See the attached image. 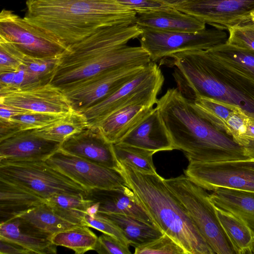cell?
I'll use <instances>...</instances> for the list:
<instances>
[{
  "mask_svg": "<svg viewBox=\"0 0 254 254\" xmlns=\"http://www.w3.org/2000/svg\"><path fill=\"white\" fill-rule=\"evenodd\" d=\"M192 101L207 121L217 129L226 134V120L238 106L206 97H197Z\"/></svg>",
  "mask_w": 254,
  "mask_h": 254,
  "instance_id": "cell-32",
  "label": "cell"
},
{
  "mask_svg": "<svg viewBox=\"0 0 254 254\" xmlns=\"http://www.w3.org/2000/svg\"><path fill=\"white\" fill-rule=\"evenodd\" d=\"M118 1L136 14L171 11L175 9L158 0H118Z\"/></svg>",
  "mask_w": 254,
  "mask_h": 254,
  "instance_id": "cell-38",
  "label": "cell"
},
{
  "mask_svg": "<svg viewBox=\"0 0 254 254\" xmlns=\"http://www.w3.org/2000/svg\"><path fill=\"white\" fill-rule=\"evenodd\" d=\"M245 155L249 158H254V119L250 117L247 130L241 144Z\"/></svg>",
  "mask_w": 254,
  "mask_h": 254,
  "instance_id": "cell-40",
  "label": "cell"
},
{
  "mask_svg": "<svg viewBox=\"0 0 254 254\" xmlns=\"http://www.w3.org/2000/svg\"><path fill=\"white\" fill-rule=\"evenodd\" d=\"M146 65H128L107 70L73 84L63 90L73 109L83 112L136 76Z\"/></svg>",
  "mask_w": 254,
  "mask_h": 254,
  "instance_id": "cell-12",
  "label": "cell"
},
{
  "mask_svg": "<svg viewBox=\"0 0 254 254\" xmlns=\"http://www.w3.org/2000/svg\"><path fill=\"white\" fill-rule=\"evenodd\" d=\"M227 43L254 51V22L253 21L228 29Z\"/></svg>",
  "mask_w": 254,
  "mask_h": 254,
  "instance_id": "cell-37",
  "label": "cell"
},
{
  "mask_svg": "<svg viewBox=\"0 0 254 254\" xmlns=\"http://www.w3.org/2000/svg\"><path fill=\"white\" fill-rule=\"evenodd\" d=\"M141 33V29L135 24L98 29L67 46L56 65L50 83L63 90L107 70L148 64L151 62L149 55L142 47L127 45Z\"/></svg>",
  "mask_w": 254,
  "mask_h": 254,
  "instance_id": "cell-1",
  "label": "cell"
},
{
  "mask_svg": "<svg viewBox=\"0 0 254 254\" xmlns=\"http://www.w3.org/2000/svg\"><path fill=\"white\" fill-rule=\"evenodd\" d=\"M46 203L58 216L77 225L85 226L88 208L94 202L86 197L68 194H54L46 199Z\"/></svg>",
  "mask_w": 254,
  "mask_h": 254,
  "instance_id": "cell-27",
  "label": "cell"
},
{
  "mask_svg": "<svg viewBox=\"0 0 254 254\" xmlns=\"http://www.w3.org/2000/svg\"><path fill=\"white\" fill-rule=\"evenodd\" d=\"M186 209L204 240L217 254H234L232 245L217 217L214 205L205 189L185 175L164 179Z\"/></svg>",
  "mask_w": 254,
  "mask_h": 254,
  "instance_id": "cell-6",
  "label": "cell"
},
{
  "mask_svg": "<svg viewBox=\"0 0 254 254\" xmlns=\"http://www.w3.org/2000/svg\"><path fill=\"white\" fill-rule=\"evenodd\" d=\"M164 81L159 66L151 62L136 76L82 112L90 126H96L111 113L128 105L141 103L154 106Z\"/></svg>",
  "mask_w": 254,
  "mask_h": 254,
  "instance_id": "cell-8",
  "label": "cell"
},
{
  "mask_svg": "<svg viewBox=\"0 0 254 254\" xmlns=\"http://www.w3.org/2000/svg\"><path fill=\"white\" fill-rule=\"evenodd\" d=\"M65 115L32 112L15 116L8 120L18 131L42 128L59 120Z\"/></svg>",
  "mask_w": 254,
  "mask_h": 254,
  "instance_id": "cell-33",
  "label": "cell"
},
{
  "mask_svg": "<svg viewBox=\"0 0 254 254\" xmlns=\"http://www.w3.org/2000/svg\"><path fill=\"white\" fill-rule=\"evenodd\" d=\"M209 198L214 205L238 216L254 231V193L220 188Z\"/></svg>",
  "mask_w": 254,
  "mask_h": 254,
  "instance_id": "cell-23",
  "label": "cell"
},
{
  "mask_svg": "<svg viewBox=\"0 0 254 254\" xmlns=\"http://www.w3.org/2000/svg\"><path fill=\"white\" fill-rule=\"evenodd\" d=\"M98 213L116 223L122 231L129 246L134 248L157 239L164 234L157 225L150 224L132 216Z\"/></svg>",
  "mask_w": 254,
  "mask_h": 254,
  "instance_id": "cell-26",
  "label": "cell"
},
{
  "mask_svg": "<svg viewBox=\"0 0 254 254\" xmlns=\"http://www.w3.org/2000/svg\"><path fill=\"white\" fill-rule=\"evenodd\" d=\"M253 254H254V250H253Z\"/></svg>",
  "mask_w": 254,
  "mask_h": 254,
  "instance_id": "cell-47",
  "label": "cell"
},
{
  "mask_svg": "<svg viewBox=\"0 0 254 254\" xmlns=\"http://www.w3.org/2000/svg\"><path fill=\"white\" fill-rule=\"evenodd\" d=\"M0 180L29 190L45 199L57 193L87 197L88 190L44 160H0Z\"/></svg>",
  "mask_w": 254,
  "mask_h": 254,
  "instance_id": "cell-7",
  "label": "cell"
},
{
  "mask_svg": "<svg viewBox=\"0 0 254 254\" xmlns=\"http://www.w3.org/2000/svg\"><path fill=\"white\" fill-rule=\"evenodd\" d=\"M217 217L229 239L235 254H252L254 231L232 213L214 205Z\"/></svg>",
  "mask_w": 254,
  "mask_h": 254,
  "instance_id": "cell-25",
  "label": "cell"
},
{
  "mask_svg": "<svg viewBox=\"0 0 254 254\" xmlns=\"http://www.w3.org/2000/svg\"><path fill=\"white\" fill-rule=\"evenodd\" d=\"M0 254H31L30 251L13 242L0 239Z\"/></svg>",
  "mask_w": 254,
  "mask_h": 254,
  "instance_id": "cell-41",
  "label": "cell"
},
{
  "mask_svg": "<svg viewBox=\"0 0 254 254\" xmlns=\"http://www.w3.org/2000/svg\"><path fill=\"white\" fill-rule=\"evenodd\" d=\"M184 173L205 190L223 188L254 193V158L216 162L190 161Z\"/></svg>",
  "mask_w": 254,
  "mask_h": 254,
  "instance_id": "cell-10",
  "label": "cell"
},
{
  "mask_svg": "<svg viewBox=\"0 0 254 254\" xmlns=\"http://www.w3.org/2000/svg\"><path fill=\"white\" fill-rule=\"evenodd\" d=\"M120 163L127 185L154 223L175 241L185 254H214L186 209L157 174Z\"/></svg>",
  "mask_w": 254,
  "mask_h": 254,
  "instance_id": "cell-5",
  "label": "cell"
},
{
  "mask_svg": "<svg viewBox=\"0 0 254 254\" xmlns=\"http://www.w3.org/2000/svg\"><path fill=\"white\" fill-rule=\"evenodd\" d=\"M25 56L11 42L0 36V73L18 70Z\"/></svg>",
  "mask_w": 254,
  "mask_h": 254,
  "instance_id": "cell-34",
  "label": "cell"
},
{
  "mask_svg": "<svg viewBox=\"0 0 254 254\" xmlns=\"http://www.w3.org/2000/svg\"><path fill=\"white\" fill-rule=\"evenodd\" d=\"M119 142L146 149L155 153L175 149L156 107Z\"/></svg>",
  "mask_w": 254,
  "mask_h": 254,
  "instance_id": "cell-19",
  "label": "cell"
},
{
  "mask_svg": "<svg viewBox=\"0 0 254 254\" xmlns=\"http://www.w3.org/2000/svg\"><path fill=\"white\" fill-rule=\"evenodd\" d=\"M16 216L24 219L51 235L77 225L58 216L46 202L31 208Z\"/></svg>",
  "mask_w": 254,
  "mask_h": 254,
  "instance_id": "cell-30",
  "label": "cell"
},
{
  "mask_svg": "<svg viewBox=\"0 0 254 254\" xmlns=\"http://www.w3.org/2000/svg\"><path fill=\"white\" fill-rule=\"evenodd\" d=\"M32 112H34L0 103V119L8 120L15 116Z\"/></svg>",
  "mask_w": 254,
  "mask_h": 254,
  "instance_id": "cell-42",
  "label": "cell"
},
{
  "mask_svg": "<svg viewBox=\"0 0 254 254\" xmlns=\"http://www.w3.org/2000/svg\"><path fill=\"white\" fill-rule=\"evenodd\" d=\"M134 24L138 27L169 32H197L206 28L203 21L175 8L137 14Z\"/></svg>",
  "mask_w": 254,
  "mask_h": 254,
  "instance_id": "cell-22",
  "label": "cell"
},
{
  "mask_svg": "<svg viewBox=\"0 0 254 254\" xmlns=\"http://www.w3.org/2000/svg\"><path fill=\"white\" fill-rule=\"evenodd\" d=\"M156 105L175 149L181 150L189 162L249 158L242 146L215 127L177 88L168 89Z\"/></svg>",
  "mask_w": 254,
  "mask_h": 254,
  "instance_id": "cell-2",
  "label": "cell"
},
{
  "mask_svg": "<svg viewBox=\"0 0 254 254\" xmlns=\"http://www.w3.org/2000/svg\"><path fill=\"white\" fill-rule=\"evenodd\" d=\"M87 198L99 204L98 212L126 215L156 225L127 185L115 189H91Z\"/></svg>",
  "mask_w": 254,
  "mask_h": 254,
  "instance_id": "cell-18",
  "label": "cell"
},
{
  "mask_svg": "<svg viewBox=\"0 0 254 254\" xmlns=\"http://www.w3.org/2000/svg\"><path fill=\"white\" fill-rule=\"evenodd\" d=\"M100 254H130L129 246L123 244L117 238L104 234L98 237L95 248Z\"/></svg>",
  "mask_w": 254,
  "mask_h": 254,
  "instance_id": "cell-39",
  "label": "cell"
},
{
  "mask_svg": "<svg viewBox=\"0 0 254 254\" xmlns=\"http://www.w3.org/2000/svg\"><path fill=\"white\" fill-rule=\"evenodd\" d=\"M24 17L67 46L98 29L134 24L136 13L118 0H27Z\"/></svg>",
  "mask_w": 254,
  "mask_h": 254,
  "instance_id": "cell-4",
  "label": "cell"
},
{
  "mask_svg": "<svg viewBox=\"0 0 254 254\" xmlns=\"http://www.w3.org/2000/svg\"><path fill=\"white\" fill-rule=\"evenodd\" d=\"M163 3L174 8L187 0H158Z\"/></svg>",
  "mask_w": 254,
  "mask_h": 254,
  "instance_id": "cell-44",
  "label": "cell"
},
{
  "mask_svg": "<svg viewBox=\"0 0 254 254\" xmlns=\"http://www.w3.org/2000/svg\"><path fill=\"white\" fill-rule=\"evenodd\" d=\"M89 126L84 114L73 109L55 122L34 131L43 138L62 143Z\"/></svg>",
  "mask_w": 254,
  "mask_h": 254,
  "instance_id": "cell-28",
  "label": "cell"
},
{
  "mask_svg": "<svg viewBox=\"0 0 254 254\" xmlns=\"http://www.w3.org/2000/svg\"><path fill=\"white\" fill-rule=\"evenodd\" d=\"M135 254H185L184 249L164 233L160 237L135 248Z\"/></svg>",
  "mask_w": 254,
  "mask_h": 254,
  "instance_id": "cell-35",
  "label": "cell"
},
{
  "mask_svg": "<svg viewBox=\"0 0 254 254\" xmlns=\"http://www.w3.org/2000/svg\"><path fill=\"white\" fill-rule=\"evenodd\" d=\"M177 85L187 98H215L240 107L254 119V73L213 49L195 50L181 63Z\"/></svg>",
  "mask_w": 254,
  "mask_h": 254,
  "instance_id": "cell-3",
  "label": "cell"
},
{
  "mask_svg": "<svg viewBox=\"0 0 254 254\" xmlns=\"http://www.w3.org/2000/svg\"><path fill=\"white\" fill-rule=\"evenodd\" d=\"M252 19H254V12L252 14Z\"/></svg>",
  "mask_w": 254,
  "mask_h": 254,
  "instance_id": "cell-45",
  "label": "cell"
},
{
  "mask_svg": "<svg viewBox=\"0 0 254 254\" xmlns=\"http://www.w3.org/2000/svg\"><path fill=\"white\" fill-rule=\"evenodd\" d=\"M0 103L42 113L65 115L73 110L64 92L50 82L0 88Z\"/></svg>",
  "mask_w": 254,
  "mask_h": 254,
  "instance_id": "cell-14",
  "label": "cell"
},
{
  "mask_svg": "<svg viewBox=\"0 0 254 254\" xmlns=\"http://www.w3.org/2000/svg\"><path fill=\"white\" fill-rule=\"evenodd\" d=\"M84 220L85 226L113 236L125 245L129 246L128 242L121 229L108 218L97 213L94 216H90L86 214Z\"/></svg>",
  "mask_w": 254,
  "mask_h": 254,
  "instance_id": "cell-36",
  "label": "cell"
},
{
  "mask_svg": "<svg viewBox=\"0 0 254 254\" xmlns=\"http://www.w3.org/2000/svg\"><path fill=\"white\" fill-rule=\"evenodd\" d=\"M60 149L94 164L120 170L113 144L106 139L98 127L89 125L70 136L61 143Z\"/></svg>",
  "mask_w": 254,
  "mask_h": 254,
  "instance_id": "cell-16",
  "label": "cell"
},
{
  "mask_svg": "<svg viewBox=\"0 0 254 254\" xmlns=\"http://www.w3.org/2000/svg\"><path fill=\"white\" fill-rule=\"evenodd\" d=\"M252 21L254 22V19H252Z\"/></svg>",
  "mask_w": 254,
  "mask_h": 254,
  "instance_id": "cell-46",
  "label": "cell"
},
{
  "mask_svg": "<svg viewBox=\"0 0 254 254\" xmlns=\"http://www.w3.org/2000/svg\"><path fill=\"white\" fill-rule=\"evenodd\" d=\"M61 144L38 135L34 129L20 130L0 140V160L45 161Z\"/></svg>",
  "mask_w": 254,
  "mask_h": 254,
  "instance_id": "cell-17",
  "label": "cell"
},
{
  "mask_svg": "<svg viewBox=\"0 0 254 254\" xmlns=\"http://www.w3.org/2000/svg\"><path fill=\"white\" fill-rule=\"evenodd\" d=\"M113 148L119 163L143 173H157L153 161L154 152L121 142L113 144Z\"/></svg>",
  "mask_w": 254,
  "mask_h": 254,
  "instance_id": "cell-31",
  "label": "cell"
},
{
  "mask_svg": "<svg viewBox=\"0 0 254 254\" xmlns=\"http://www.w3.org/2000/svg\"><path fill=\"white\" fill-rule=\"evenodd\" d=\"M45 201L38 194L0 180V222Z\"/></svg>",
  "mask_w": 254,
  "mask_h": 254,
  "instance_id": "cell-24",
  "label": "cell"
},
{
  "mask_svg": "<svg viewBox=\"0 0 254 254\" xmlns=\"http://www.w3.org/2000/svg\"><path fill=\"white\" fill-rule=\"evenodd\" d=\"M154 108L141 103H132L113 112L94 126L99 127L108 141L115 144L135 127Z\"/></svg>",
  "mask_w": 254,
  "mask_h": 254,
  "instance_id": "cell-21",
  "label": "cell"
},
{
  "mask_svg": "<svg viewBox=\"0 0 254 254\" xmlns=\"http://www.w3.org/2000/svg\"><path fill=\"white\" fill-rule=\"evenodd\" d=\"M0 36L25 55L36 58H60L67 47L54 35L4 9L0 14Z\"/></svg>",
  "mask_w": 254,
  "mask_h": 254,
  "instance_id": "cell-11",
  "label": "cell"
},
{
  "mask_svg": "<svg viewBox=\"0 0 254 254\" xmlns=\"http://www.w3.org/2000/svg\"><path fill=\"white\" fill-rule=\"evenodd\" d=\"M97 240V236L89 227L82 225L58 232L51 237L54 245L70 249L76 254L94 250Z\"/></svg>",
  "mask_w": 254,
  "mask_h": 254,
  "instance_id": "cell-29",
  "label": "cell"
},
{
  "mask_svg": "<svg viewBox=\"0 0 254 254\" xmlns=\"http://www.w3.org/2000/svg\"><path fill=\"white\" fill-rule=\"evenodd\" d=\"M45 161L88 191L93 189H115L127 185L120 171L94 164L60 148Z\"/></svg>",
  "mask_w": 254,
  "mask_h": 254,
  "instance_id": "cell-13",
  "label": "cell"
},
{
  "mask_svg": "<svg viewBox=\"0 0 254 254\" xmlns=\"http://www.w3.org/2000/svg\"><path fill=\"white\" fill-rule=\"evenodd\" d=\"M52 235L19 216L0 224V239L16 243L33 254L57 253V246L51 241Z\"/></svg>",
  "mask_w": 254,
  "mask_h": 254,
  "instance_id": "cell-20",
  "label": "cell"
},
{
  "mask_svg": "<svg viewBox=\"0 0 254 254\" xmlns=\"http://www.w3.org/2000/svg\"><path fill=\"white\" fill-rule=\"evenodd\" d=\"M140 46L151 62L169 58L173 54L191 50H206L227 42L224 30L213 28L197 32H169L139 27Z\"/></svg>",
  "mask_w": 254,
  "mask_h": 254,
  "instance_id": "cell-9",
  "label": "cell"
},
{
  "mask_svg": "<svg viewBox=\"0 0 254 254\" xmlns=\"http://www.w3.org/2000/svg\"><path fill=\"white\" fill-rule=\"evenodd\" d=\"M174 8L225 30L253 21L254 0H187Z\"/></svg>",
  "mask_w": 254,
  "mask_h": 254,
  "instance_id": "cell-15",
  "label": "cell"
},
{
  "mask_svg": "<svg viewBox=\"0 0 254 254\" xmlns=\"http://www.w3.org/2000/svg\"><path fill=\"white\" fill-rule=\"evenodd\" d=\"M99 205L97 202H94L87 209V214L90 216H94L98 212Z\"/></svg>",
  "mask_w": 254,
  "mask_h": 254,
  "instance_id": "cell-43",
  "label": "cell"
}]
</instances>
